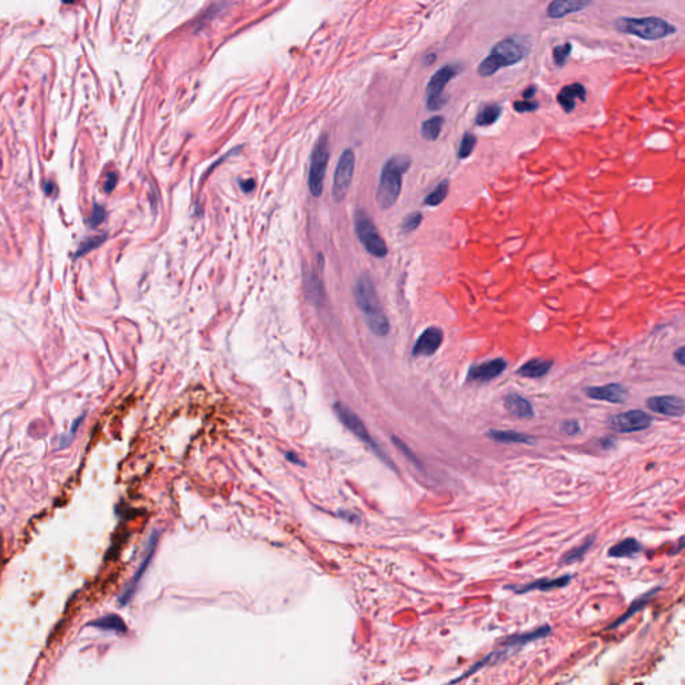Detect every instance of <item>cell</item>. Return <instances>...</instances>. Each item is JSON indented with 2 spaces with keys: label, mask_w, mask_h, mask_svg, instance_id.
<instances>
[{
  "label": "cell",
  "mask_w": 685,
  "mask_h": 685,
  "mask_svg": "<svg viewBox=\"0 0 685 685\" xmlns=\"http://www.w3.org/2000/svg\"><path fill=\"white\" fill-rule=\"evenodd\" d=\"M442 343H443V331L438 327H430L417 340L412 348V356L415 357L431 356L441 348Z\"/></svg>",
  "instance_id": "14"
},
{
  "label": "cell",
  "mask_w": 685,
  "mask_h": 685,
  "mask_svg": "<svg viewBox=\"0 0 685 685\" xmlns=\"http://www.w3.org/2000/svg\"><path fill=\"white\" fill-rule=\"evenodd\" d=\"M459 74V67L455 65H446L442 69L436 71L430 82L427 83L425 95H427V109L431 112L439 110L443 107L446 103V98L443 95V92L446 89V85L451 79H454Z\"/></svg>",
  "instance_id": "8"
},
{
  "label": "cell",
  "mask_w": 685,
  "mask_h": 685,
  "mask_svg": "<svg viewBox=\"0 0 685 685\" xmlns=\"http://www.w3.org/2000/svg\"><path fill=\"white\" fill-rule=\"evenodd\" d=\"M43 191H45V194H46V196H55V194L58 193V188H56V185H55V182H54V181H50V180H48V181H45V184H43Z\"/></svg>",
  "instance_id": "40"
},
{
  "label": "cell",
  "mask_w": 685,
  "mask_h": 685,
  "mask_svg": "<svg viewBox=\"0 0 685 685\" xmlns=\"http://www.w3.org/2000/svg\"><path fill=\"white\" fill-rule=\"evenodd\" d=\"M684 352H685V347H680V348H679L677 351H675V354H673V356H675V359L677 360V363H679L680 366H684L685 364Z\"/></svg>",
  "instance_id": "42"
},
{
  "label": "cell",
  "mask_w": 685,
  "mask_h": 685,
  "mask_svg": "<svg viewBox=\"0 0 685 685\" xmlns=\"http://www.w3.org/2000/svg\"><path fill=\"white\" fill-rule=\"evenodd\" d=\"M593 542H594V537H591V540H588L585 544H582L581 546H577V547L571 549L569 553H567V554L564 556V560H562V561H564L565 564H573V562H577V561H578V560H581V558L585 556V553L591 549V546L593 545Z\"/></svg>",
  "instance_id": "30"
},
{
  "label": "cell",
  "mask_w": 685,
  "mask_h": 685,
  "mask_svg": "<svg viewBox=\"0 0 685 685\" xmlns=\"http://www.w3.org/2000/svg\"><path fill=\"white\" fill-rule=\"evenodd\" d=\"M333 410L339 418V421L346 425L355 436L357 439H360L364 445H367L370 450H372V452L378 456L379 459L386 463L388 467H391L392 470H397V466L394 465V462L391 461V458L388 456V454L381 449V446L379 445L378 442L372 438V435L368 432L367 427L363 423V421L355 414L354 411L341 404V403H335L333 405Z\"/></svg>",
  "instance_id": "5"
},
{
  "label": "cell",
  "mask_w": 685,
  "mask_h": 685,
  "mask_svg": "<svg viewBox=\"0 0 685 685\" xmlns=\"http://www.w3.org/2000/svg\"><path fill=\"white\" fill-rule=\"evenodd\" d=\"M106 241V235H101V236L89 237L86 238L85 241L81 242L79 248L76 249L75 255H74V259H79V257H83L86 256L87 253H90L92 251L96 249L98 246H101L103 242Z\"/></svg>",
  "instance_id": "29"
},
{
  "label": "cell",
  "mask_w": 685,
  "mask_h": 685,
  "mask_svg": "<svg viewBox=\"0 0 685 685\" xmlns=\"http://www.w3.org/2000/svg\"><path fill=\"white\" fill-rule=\"evenodd\" d=\"M591 3V0H554L547 7V17L560 19L570 14L582 11Z\"/></svg>",
  "instance_id": "16"
},
{
  "label": "cell",
  "mask_w": 685,
  "mask_h": 685,
  "mask_svg": "<svg viewBox=\"0 0 685 685\" xmlns=\"http://www.w3.org/2000/svg\"><path fill=\"white\" fill-rule=\"evenodd\" d=\"M443 123H445L443 117H432L427 119L422 125V137L425 141H436L442 131Z\"/></svg>",
  "instance_id": "26"
},
{
  "label": "cell",
  "mask_w": 685,
  "mask_h": 685,
  "mask_svg": "<svg viewBox=\"0 0 685 685\" xmlns=\"http://www.w3.org/2000/svg\"><path fill=\"white\" fill-rule=\"evenodd\" d=\"M475 145H476V137L472 133H465L462 142H461V146H459V150H458V157L461 160L469 158L475 149Z\"/></svg>",
  "instance_id": "31"
},
{
  "label": "cell",
  "mask_w": 685,
  "mask_h": 685,
  "mask_svg": "<svg viewBox=\"0 0 685 685\" xmlns=\"http://www.w3.org/2000/svg\"><path fill=\"white\" fill-rule=\"evenodd\" d=\"M585 95H587L585 87L580 83H574V85L567 86L561 90V93L558 94V102L565 112L570 113L576 107V101L577 99L584 101Z\"/></svg>",
  "instance_id": "20"
},
{
  "label": "cell",
  "mask_w": 685,
  "mask_h": 685,
  "mask_svg": "<svg viewBox=\"0 0 685 685\" xmlns=\"http://www.w3.org/2000/svg\"><path fill=\"white\" fill-rule=\"evenodd\" d=\"M502 109L499 105H487L485 106L476 116L475 123L478 126H490L496 123L498 118L500 117Z\"/></svg>",
  "instance_id": "27"
},
{
  "label": "cell",
  "mask_w": 685,
  "mask_h": 685,
  "mask_svg": "<svg viewBox=\"0 0 685 685\" xmlns=\"http://www.w3.org/2000/svg\"><path fill=\"white\" fill-rule=\"evenodd\" d=\"M496 653H490L489 656H486V657H485V659H482L481 662H476V664H475L474 666H472V668H470V669H469L467 672H465V673H463L462 676H459V677H456V679L451 680V683H458V682H461V680H463V679H466V677L472 676V675H473V673H475L476 671H479V669H482L483 666H486L487 664H490V662H492V660L494 662V659H496Z\"/></svg>",
  "instance_id": "35"
},
{
  "label": "cell",
  "mask_w": 685,
  "mask_h": 685,
  "mask_svg": "<svg viewBox=\"0 0 685 685\" xmlns=\"http://www.w3.org/2000/svg\"><path fill=\"white\" fill-rule=\"evenodd\" d=\"M411 160L408 156L398 154L391 157L381 169L379 180L377 200L381 209L394 207L402 191L403 174L410 169Z\"/></svg>",
  "instance_id": "3"
},
{
  "label": "cell",
  "mask_w": 685,
  "mask_h": 685,
  "mask_svg": "<svg viewBox=\"0 0 685 685\" xmlns=\"http://www.w3.org/2000/svg\"><path fill=\"white\" fill-rule=\"evenodd\" d=\"M646 405L651 411L665 415V417H672V418H680L685 412L684 399L679 397H672V395H664V397H652L646 401Z\"/></svg>",
  "instance_id": "12"
},
{
  "label": "cell",
  "mask_w": 685,
  "mask_h": 685,
  "mask_svg": "<svg viewBox=\"0 0 685 685\" xmlns=\"http://www.w3.org/2000/svg\"><path fill=\"white\" fill-rule=\"evenodd\" d=\"M580 423L577 421H567L561 425V431L567 435H576L580 432Z\"/></svg>",
  "instance_id": "39"
},
{
  "label": "cell",
  "mask_w": 685,
  "mask_h": 685,
  "mask_svg": "<svg viewBox=\"0 0 685 685\" xmlns=\"http://www.w3.org/2000/svg\"><path fill=\"white\" fill-rule=\"evenodd\" d=\"M615 28L628 35H633L645 41H659L676 32V27L662 18H620L615 21Z\"/></svg>",
  "instance_id": "4"
},
{
  "label": "cell",
  "mask_w": 685,
  "mask_h": 685,
  "mask_svg": "<svg viewBox=\"0 0 685 685\" xmlns=\"http://www.w3.org/2000/svg\"><path fill=\"white\" fill-rule=\"evenodd\" d=\"M487 436L492 438L493 441L502 442V443H520V445H533L534 443L533 436H530L527 434L513 431V430H507V431L490 430L487 432Z\"/></svg>",
  "instance_id": "21"
},
{
  "label": "cell",
  "mask_w": 685,
  "mask_h": 685,
  "mask_svg": "<svg viewBox=\"0 0 685 685\" xmlns=\"http://www.w3.org/2000/svg\"><path fill=\"white\" fill-rule=\"evenodd\" d=\"M585 394L594 401H601V402L624 403L628 399V390L618 383H611L605 386H598V387H589L585 390Z\"/></svg>",
  "instance_id": "13"
},
{
  "label": "cell",
  "mask_w": 685,
  "mask_h": 685,
  "mask_svg": "<svg viewBox=\"0 0 685 685\" xmlns=\"http://www.w3.org/2000/svg\"><path fill=\"white\" fill-rule=\"evenodd\" d=\"M553 360H544V359H531L526 361L523 366H520L517 370V375L523 378L538 379L542 378L553 367Z\"/></svg>",
  "instance_id": "18"
},
{
  "label": "cell",
  "mask_w": 685,
  "mask_h": 685,
  "mask_svg": "<svg viewBox=\"0 0 685 685\" xmlns=\"http://www.w3.org/2000/svg\"><path fill=\"white\" fill-rule=\"evenodd\" d=\"M505 408L514 417L518 418H531L534 417V410L531 403L518 394H509L505 401Z\"/></svg>",
  "instance_id": "19"
},
{
  "label": "cell",
  "mask_w": 685,
  "mask_h": 685,
  "mask_svg": "<svg viewBox=\"0 0 685 685\" xmlns=\"http://www.w3.org/2000/svg\"><path fill=\"white\" fill-rule=\"evenodd\" d=\"M355 231L359 241L363 244V246L370 255L379 259L387 256L388 248L383 237L379 235L378 229L372 222V220L361 211H359L355 215Z\"/></svg>",
  "instance_id": "7"
},
{
  "label": "cell",
  "mask_w": 685,
  "mask_h": 685,
  "mask_svg": "<svg viewBox=\"0 0 685 685\" xmlns=\"http://www.w3.org/2000/svg\"><path fill=\"white\" fill-rule=\"evenodd\" d=\"M117 182H118V174H117L116 171H109V173L106 174V180H105L103 189H105L106 193H112L113 190L116 189Z\"/></svg>",
  "instance_id": "38"
},
{
  "label": "cell",
  "mask_w": 685,
  "mask_h": 685,
  "mask_svg": "<svg viewBox=\"0 0 685 685\" xmlns=\"http://www.w3.org/2000/svg\"><path fill=\"white\" fill-rule=\"evenodd\" d=\"M653 419L649 414L641 411V410H632L626 412L617 414L611 418L609 425L615 432L621 434H631V432H638L642 430L649 428L652 425Z\"/></svg>",
  "instance_id": "10"
},
{
  "label": "cell",
  "mask_w": 685,
  "mask_h": 685,
  "mask_svg": "<svg viewBox=\"0 0 685 685\" xmlns=\"http://www.w3.org/2000/svg\"><path fill=\"white\" fill-rule=\"evenodd\" d=\"M392 442H394V445L399 449V451L402 452L403 455H404V456H405V458H407V459H408V461H410V462H411V463H412L417 469H419L421 472L423 470V466H422V463L419 462V459L415 456V454L411 451V449H410V447H408L404 442H402V441H401L399 438H397V436H392Z\"/></svg>",
  "instance_id": "32"
},
{
  "label": "cell",
  "mask_w": 685,
  "mask_h": 685,
  "mask_svg": "<svg viewBox=\"0 0 685 685\" xmlns=\"http://www.w3.org/2000/svg\"><path fill=\"white\" fill-rule=\"evenodd\" d=\"M571 51V45L570 43H565L562 46H557L554 48V62L558 65V66H562L565 62H567V56Z\"/></svg>",
  "instance_id": "36"
},
{
  "label": "cell",
  "mask_w": 685,
  "mask_h": 685,
  "mask_svg": "<svg viewBox=\"0 0 685 685\" xmlns=\"http://www.w3.org/2000/svg\"><path fill=\"white\" fill-rule=\"evenodd\" d=\"M422 220H423V215L421 212L411 213L410 215H407L404 218L402 224V231L405 232V233H410V232H414L415 229H418L422 224Z\"/></svg>",
  "instance_id": "33"
},
{
  "label": "cell",
  "mask_w": 685,
  "mask_h": 685,
  "mask_svg": "<svg viewBox=\"0 0 685 685\" xmlns=\"http://www.w3.org/2000/svg\"><path fill=\"white\" fill-rule=\"evenodd\" d=\"M449 181L447 180L442 181L435 189L432 190L425 197V205H428V207H438V205H441L446 200V197L449 194Z\"/></svg>",
  "instance_id": "28"
},
{
  "label": "cell",
  "mask_w": 685,
  "mask_h": 685,
  "mask_svg": "<svg viewBox=\"0 0 685 685\" xmlns=\"http://www.w3.org/2000/svg\"><path fill=\"white\" fill-rule=\"evenodd\" d=\"M158 540H160V533L158 531H153V534L150 536L149 541H147V547H146V554L142 560L141 565L138 567L137 573L134 574L133 580L130 581V584L126 587V589L122 593V596L119 597V604L120 605H126L127 602H130L131 597L134 596V593L137 591L138 588V584L141 582L142 577L145 574V571L147 570V567L150 565L151 560H153V556L156 554V550H157V545H158Z\"/></svg>",
  "instance_id": "11"
},
{
  "label": "cell",
  "mask_w": 685,
  "mask_h": 685,
  "mask_svg": "<svg viewBox=\"0 0 685 685\" xmlns=\"http://www.w3.org/2000/svg\"><path fill=\"white\" fill-rule=\"evenodd\" d=\"M62 1H63V3H66V4H71L74 0H62Z\"/></svg>",
  "instance_id": "45"
},
{
  "label": "cell",
  "mask_w": 685,
  "mask_h": 685,
  "mask_svg": "<svg viewBox=\"0 0 685 685\" xmlns=\"http://www.w3.org/2000/svg\"><path fill=\"white\" fill-rule=\"evenodd\" d=\"M659 591H660V588H655L653 591H648V593H645L642 597L637 598V600H636V601L631 605V608L628 609V612H626L625 615H622V617H620V618L615 621V624H612L611 626H608V629H615V628H617L618 625H621V624H624L625 621H628L632 615H635L637 613V612H640V611H642V609L645 608V605L651 601V598H652L656 593H659Z\"/></svg>",
  "instance_id": "24"
},
{
  "label": "cell",
  "mask_w": 685,
  "mask_h": 685,
  "mask_svg": "<svg viewBox=\"0 0 685 685\" xmlns=\"http://www.w3.org/2000/svg\"><path fill=\"white\" fill-rule=\"evenodd\" d=\"M240 185H241V189L244 190L245 193H249V191H252V190L255 189V181H253L252 178L242 180V181L240 182Z\"/></svg>",
  "instance_id": "41"
},
{
  "label": "cell",
  "mask_w": 685,
  "mask_h": 685,
  "mask_svg": "<svg viewBox=\"0 0 685 685\" xmlns=\"http://www.w3.org/2000/svg\"><path fill=\"white\" fill-rule=\"evenodd\" d=\"M106 215H107V213L105 211V208L101 207V205H98V204H94L93 212H92L89 220H87L89 228H98L101 224H103V221L106 220Z\"/></svg>",
  "instance_id": "34"
},
{
  "label": "cell",
  "mask_w": 685,
  "mask_h": 685,
  "mask_svg": "<svg viewBox=\"0 0 685 685\" xmlns=\"http://www.w3.org/2000/svg\"><path fill=\"white\" fill-rule=\"evenodd\" d=\"M534 94H536V87H529V89L523 93V98H525V99H529V98L534 96Z\"/></svg>",
  "instance_id": "44"
},
{
  "label": "cell",
  "mask_w": 685,
  "mask_h": 685,
  "mask_svg": "<svg viewBox=\"0 0 685 685\" xmlns=\"http://www.w3.org/2000/svg\"><path fill=\"white\" fill-rule=\"evenodd\" d=\"M550 633V626L549 625H544L533 632H529V633H522V635H516V636H512V637L506 638L503 645L505 646H522V645H526L529 642H533L538 638H544L546 636H549Z\"/></svg>",
  "instance_id": "23"
},
{
  "label": "cell",
  "mask_w": 685,
  "mask_h": 685,
  "mask_svg": "<svg viewBox=\"0 0 685 685\" xmlns=\"http://www.w3.org/2000/svg\"><path fill=\"white\" fill-rule=\"evenodd\" d=\"M514 110H517L518 113H529V112H534L537 110L538 107V103L537 102H527V101H520V102H516L513 105Z\"/></svg>",
  "instance_id": "37"
},
{
  "label": "cell",
  "mask_w": 685,
  "mask_h": 685,
  "mask_svg": "<svg viewBox=\"0 0 685 685\" xmlns=\"http://www.w3.org/2000/svg\"><path fill=\"white\" fill-rule=\"evenodd\" d=\"M507 367V363L505 359L498 357L494 360L485 361L482 364L474 366L469 370L467 380L470 381H479V383H486L493 379L498 378Z\"/></svg>",
  "instance_id": "15"
},
{
  "label": "cell",
  "mask_w": 685,
  "mask_h": 685,
  "mask_svg": "<svg viewBox=\"0 0 685 685\" xmlns=\"http://www.w3.org/2000/svg\"><path fill=\"white\" fill-rule=\"evenodd\" d=\"M285 456L288 458V461H291V462H293V463H296V465L304 466V463H302V462H300V459L297 458V455H295L293 452H286V454H285Z\"/></svg>",
  "instance_id": "43"
},
{
  "label": "cell",
  "mask_w": 685,
  "mask_h": 685,
  "mask_svg": "<svg viewBox=\"0 0 685 685\" xmlns=\"http://www.w3.org/2000/svg\"><path fill=\"white\" fill-rule=\"evenodd\" d=\"M90 626H95L103 631H113L117 633H125L127 629L123 620L117 615H107L102 618H98L90 624Z\"/></svg>",
  "instance_id": "25"
},
{
  "label": "cell",
  "mask_w": 685,
  "mask_h": 685,
  "mask_svg": "<svg viewBox=\"0 0 685 685\" xmlns=\"http://www.w3.org/2000/svg\"><path fill=\"white\" fill-rule=\"evenodd\" d=\"M530 48L531 42L527 36H509L492 48L490 55L478 66V74L481 76H490L503 67L516 65L527 56Z\"/></svg>",
  "instance_id": "1"
},
{
  "label": "cell",
  "mask_w": 685,
  "mask_h": 685,
  "mask_svg": "<svg viewBox=\"0 0 685 685\" xmlns=\"http://www.w3.org/2000/svg\"><path fill=\"white\" fill-rule=\"evenodd\" d=\"M641 550H642V546L636 538H626V540L615 544L613 547H611L608 554H609V557H613V558H626V557L636 556Z\"/></svg>",
  "instance_id": "22"
},
{
  "label": "cell",
  "mask_w": 685,
  "mask_h": 685,
  "mask_svg": "<svg viewBox=\"0 0 685 685\" xmlns=\"http://www.w3.org/2000/svg\"><path fill=\"white\" fill-rule=\"evenodd\" d=\"M355 170V154L351 149H346L340 158L333 174L332 184V198L335 202H341L352 184Z\"/></svg>",
  "instance_id": "9"
},
{
  "label": "cell",
  "mask_w": 685,
  "mask_h": 685,
  "mask_svg": "<svg viewBox=\"0 0 685 685\" xmlns=\"http://www.w3.org/2000/svg\"><path fill=\"white\" fill-rule=\"evenodd\" d=\"M570 580H571V576L567 574V576H562V577H558V578H542V580H538L536 582H530V584H526V585L506 587V589L520 593V594L533 591H550V589L567 587V584L570 582Z\"/></svg>",
  "instance_id": "17"
},
{
  "label": "cell",
  "mask_w": 685,
  "mask_h": 685,
  "mask_svg": "<svg viewBox=\"0 0 685 685\" xmlns=\"http://www.w3.org/2000/svg\"><path fill=\"white\" fill-rule=\"evenodd\" d=\"M355 300L372 333L380 337L387 336L390 333V322L381 309L378 292L370 276L361 275L359 277L355 286Z\"/></svg>",
  "instance_id": "2"
},
{
  "label": "cell",
  "mask_w": 685,
  "mask_h": 685,
  "mask_svg": "<svg viewBox=\"0 0 685 685\" xmlns=\"http://www.w3.org/2000/svg\"><path fill=\"white\" fill-rule=\"evenodd\" d=\"M330 161V140L328 136H322L312 151L308 173V188L312 196H322L324 189V177Z\"/></svg>",
  "instance_id": "6"
}]
</instances>
